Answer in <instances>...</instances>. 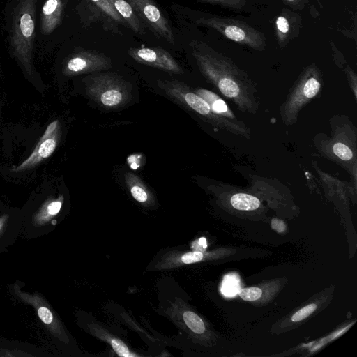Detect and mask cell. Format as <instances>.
<instances>
[{
  "label": "cell",
  "instance_id": "1",
  "mask_svg": "<svg viewBox=\"0 0 357 357\" xmlns=\"http://www.w3.org/2000/svg\"><path fill=\"white\" fill-rule=\"evenodd\" d=\"M190 46L200 72L209 82L241 109L250 112L255 109L247 91L250 89V82L245 72L229 58L202 41H192Z\"/></svg>",
  "mask_w": 357,
  "mask_h": 357
},
{
  "label": "cell",
  "instance_id": "2",
  "mask_svg": "<svg viewBox=\"0 0 357 357\" xmlns=\"http://www.w3.org/2000/svg\"><path fill=\"white\" fill-rule=\"evenodd\" d=\"M36 0H20L15 8L10 45L14 56L30 70L35 38Z\"/></svg>",
  "mask_w": 357,
  "mask_h": 357
},
{
  "label": "cell",
  "instance_id": "3",
  "mask_svg": "<svg viewBox=\"0 0 357 357\" xmlns=\"http://www.w3.org/2000/svg\"><path fill=\"white\" fill-rule=\"evenodd\" d=\"M86 81V94L102 107H121L131 99L130 84L113 73L89 76Z\"/></svg>",
  "mask_w": 357,
  "mask_h": 357
},
{
  "label": "cell",
  "instance_id": "4",
  "mask_svg": "<svg viewBox=\"0 0 357 357\" xmlns=\"http://www.w3.org/2000/svg\"><path fill=\"white\" fill-rule=\"evenodd\" d=\"M158 85L169 97L186 105L209 123L243 136L248 133L244 125L234 123L213 113L208 102L196 93L189 91L185 84L176 80H165L159 81Z\"/></svg>",
  "mask_w": 357,
  "mask_h": 357
},
{
  "label": "cell",
  "instance_id": "5",
  "mask_svg": "<svg viewBox=\"0 0 357 357\" xmlns=\"http://www.w3.org/2000/svg\"><path fill=\"white\" fill-rule=\"evenodd\" d=\"M196 23L215 29L227 38L256 50H263L266 46L264 34L241 20L214 16L201 17Z\"/></svg>",
  "mask_w": 357,
  "mask_h": 357
},
{
  "label": "cell",
  "instance_id": "6",
  "mask_svg": "<svg viewBox=\"0 0 357 357\" xmlns=\"http://www.w3.org/2000/svg\"><path fill=\"white\" fill-rule=\"evenodd\" d=\"M333 292L334 287L331 286L313 296L301 306L295 308L279 319L273 325L271 332L274 334H281L305 324L327 307L333 298Z\"/></svg>",
  "mask_w": 357,
  "mask_h": 357
},
{
  "label": "cell",
  "instance_id": "7",
  "mask_svg": "<svg viewBox=\"0 0 357 357\" xmlns=\"http://www.w3.org/2000/svg\"><path fill=\"white\" fill-rule=\"evenodd\" d=\"M126 1L157 38L174 44V36L169 21L153 0Z\"/></svg>",
  "mask_w": 357,
  "mask_h": 357
},
{
  "label": "cell",
  "instance_id": "8",
  "mask_svg": "<svg viewBox=\"0 0 357 357\" xmlns=\"http://www.w3.org/2000/svg\"><path fill=\"white\" fill-rule=\"evenodd\" d=\"M319 71L313 64L306 68L297 82L294 92L287 100L284 114L295 116L298 111L319 91Z\"/></svg>",
  "mask_w": 357,
  "mask_h": 357
},
{
  "label": "cell",
  "instance_id": "9",
  "mask_svg": "<svg viewBox=\"0 0 357 357\" xmlns=\"http://www.w3.org/2000/svg\"><path fill=\"white\" fill-rule=\"evenodd\" d=\"M111 67L109 57L103 54L84 50L77 52L68 59L63 67V73L77 75L107 70Z\"/></svg>",
  "mask_w": 357,
  "mask_h": 357
},
{
  "label": "cell",
  "instance_id": "10",
  "mask_svg": "<svg viewBox=\"0 0 357 357\" xmlns=\"http://www.w3.org/2000/svg\"><path fill=\"white\" fill-rule=\"evenodd\" d=\"M128 53L138 63L175 74L183 73L176 61L162 48L130 47Z\"/></svg>",
  "mask_w": 357,
  "mask_h": 357
},
{
  "label": "cell",
  "instance_id": "11",
  "mask_svg": "<svg viewBox=\"0 0 357 357\" xmlns=\"http://www.w3.org/2000/svg\"><path fill=\"white\" fill-rule=\"evenodd\" d=\"M58 127V121H54L49 124L31 155L13 171L15 172L24 171L50 157L56 147Z\"/></svg>",
  "mask_w": 357,
  "mask_h": 357
},
{
  "label": "cell",
  "instance_id": "12",
  "mask_svg": "<svg viewBox=\"0 0 357 357\" xmlns=\"http://www.w3.org/2000/svg\"><path fill=\"white\" fill-rule=\"evenodd\" d=\"M287 281L286 278H282L268 281L257 286L241 288L238 295L245 301L257 305H265L279 294Z\"/></svg>",
  "mask_w": 357,
  "mask_h": 357
},
{
  "label": "cell",
  "instance_id": "13",
  "mask_svg": "<svg viewBox=\"0 0 357 357\" xmlns=\"http://www.w3.org/2000/svg\"><path fill=\"white\" fill-rule=\"evenodd\" d=\"M301 17L288 8L282 9L275 20V37L279 46L285 47L299 33Z\"/></svg>",
  "mask_w": 357,
  "mask_h": 357
},
{
  "label": "cell",
  "instance_id": "14",
  "mask_svg": "<svg viewBox=\"0 0 357 357\" xmlns=\"http://www.w3.org/2000/svg\"><path fill=\"white\" fill-rule=\"evenodd\" d=\"M63 12L61 0H46L41 13V31L48 35L54 31L61 22Z\"/></svg>",
  "mask_w": 357,
  "mask_h": 357
},
{
  "label": "cell",
  "instance_id": "15",
  "mask_svg": "<svg viewBox=\"0 0 357 357\" xmlns=\"http://www.w3.org/2000/svg\"><path fill=\"white\" fill-rule=\"evenodd\" d=\"M195 93L208 102L211 110L216 115L234 123L243 125L238 121L225 102L217 94L205 89H198Z\"/></svg>",
  "mask_w": 357,
  "mask_h": 357
},
{
  "label": "cell",
  "instance_id": "16",
  "mask_svg": "<svg viewBox=\"0 0 357 357\" xmlns=\"http://www.w3.org/2000/svg\"><path fill=\"white\" fill-rule=\"evenodd\" d=\"M125 22L135 32L144 33V26L130 4L126 0H108Z\"/></svg>",
  "mask_w": 357,
  "mask_h": 357
},
{
  "label": "cell",
  "instance_id": "17",
  "mask_svg": "<svg viewBox=\"0 0 357 357\" xmlns=\"http://www.w3.org/2000/svg\"><path fill=\"white\" fill-rule=\"evenodd\" d=\"M229 204L234 209L241 212L255 211L261 207V202L257 197L243 192L233 195Z\"/></svg>",
  "mask_w": 357,
  "mask_h": 357
},
{
  "label": "cell",
  "instance_id": "18",
  "mask_svg": "<svg viewBox=\"0 0 357 357\" xmlns=\"http://www.w3.org/2000/svg\"><path fill=\"white\" fill-rule=\"evenodd\" d=\"M125 182L132 197L140 203L149 201V192L143 181L135 174L127 172Z\"/></svg>",
  "mask_w": 357,
  "mask_h": 357
},
{
  "label": "cell",
  "instance_id": "19",
  "mask_svg": "<svg viewBox=\"0 0 357 357\" xmlns=\"http://www.w3.org/2000/svg\"><path fill=\"white\" fill-rule=\"evenodd\" d=\"M241 289V280L237 274L229 273L224 276L220 290L225 296H236Z\"/></svg>",
  "mask_w": 357,
  "mask_h": 357
},
{
  "label": "cell",
  "instance_id": "20",
  "mask_svg": "<svg viewBox=\"0 0 357 357\" xmlns=\"http://www.w3.org/2000/svg\"><path fill=\"white\" fill-rule=\"evenodd\" d=\"M184 322L195 333L201 335L206 332V326L202 318L192 311H185L183 314Z\"/></svg>",
  "mask_w": 357,
  "mask_h": 357
},
{
  "label": "cell",
  "instance_id": "21",
  "mask_svg": "<svg viewBox=\"0 0 357 357\" xmlns=\"http://www.w3.org/2000/svg\"><path fill=\"white\" fill-rule=\"evenodd\" d=\"M93 2L102 12H103L107 16L111 18L112 20L119 22L123 23L125 21L121 16L116 11L112 5L109 2L108 0H90Z\"/></svg>",
  "mask_w": 357,
  "mask_h": 357
},
{
  "label": "cell",
  "instance_id": "22",
  "mask_svg": "<svg viewBox=\"0 0 357 357\" xmlns=\"http://www.w3.org/2000/svg\"><path fill=\"white\" fill-rule=\"evenodd\" d=\"M204 3H212L219 5L222 7L233 8V9H241L243 8L247 0H199Z\"/></svg>",
  "mask_w": 357,
  "mask_h": 357
},
{
  "label": "cell",
  "instance_id": "23",
  "mask_svg": "<svg viewBox=\"0 0 357 357\" xmlns=\"http://www.w3.org/2000/svg\"><path fill=\"white\" fill-rule=\"evenodd\" d=\"M334 153L342 160H350L353 158V153L345 144L337 142L333 146Z\"/></svg>",
  "mask_w": 357,
  "mask_h": 357
},
{
  "label": "cell",
  "instance_id": "24",
  "mask_svg": "<svg viewBox=\"0 0 357 357\" xmlns=\"http://www.w3.org/2000/svg\"><path fill=\"white\" fill-rule=\"evenodd\" d=\"M110 344L114 351L119 356L123 357L135 356L134 354H131L127 346L121 340L116 338H112Z\"/></svg>",
  "mask_w": 357,
  "mask_h": 357
},
{
  "label": "cell",
  "instance_id": "25",
  "mask_svg": "<svg viewBox=\"0 0 357 357\" xmlns=\"http://www.w3.org/2000/svg\"><path fill=\"white\" fill-rule=\"evenodd\" d=\"M204 255L199 251L186 252L181 257V261L184 264H192L199 262L204 258Z\"/></svg>",
  "mask_w": 357,
  "mask_h": 357
},
{
  "label": "cell",
  "instance_id": "26",
  "mask_svg": "<svg viewBox=\"0 0 357 357\" xmlns=\"http://www.w3.org/2000/svg\"><path fill=\"white\" fill-rule=\"evenodd\" d=\"M271 227L278 233L284 234L287 231V225L285 222L279 218H274L271 220Z\"/></svg>",
  "mask_w": 357,
  "mask_h": 357
},
{
  "label": "cell",
  "instance_id": "27",
  "mask_svg": "<svg viewBox=\"0 0 357 357\" xmlns=\"http://www.w3.org/2000/svg\"><path fill=\"white\" fill-rule=\"evenodd\" d=\"M38 314L40 319L45 324H50L52 321V314L49 309L45 307H41L38 310Z\"/></svg>",
  "mask_w": 357,
  "mask_h": 357
},
{
  "label": "cell",
  "instance_id": "28",
  "mask_svg": "<svg viewBox=\"0 0 357 357\" xmlns=\"http://www.w3.org/2000/svg\"><path fill=\"white\" fill-rule=\"evenodd\" d=\"M294 10H301L307 3V0H282Z\"/></svg>",
  "mask_w": 357,
  "mask_h": 357
},
{
  "label": "cell",
  "instance_id": "29",
  "mask_svg": "<svg viewBox=\"0 0 357 357\" xmlns=\"http://www.w3.org/2000/svg\"><path fill=\"white\" fill-rule=\"evenodd\" d=\"M61 207V202L59 201H55L49 204L47 206L48 213L51 215L56 214Z\"/></svg>",
  "mask_w": 357,
  "mask_h": 357
}]
</instances>
